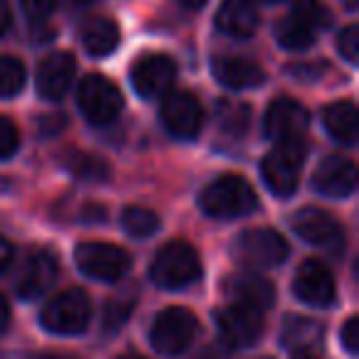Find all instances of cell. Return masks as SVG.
<instances>
[{
  "instance_id": "cell-46",
  "label": "cell",
  "mask_w": 359,
  "mask_h": 359,
  "mask_svg": "<svg viewBox=\"0 0 359 359\" xmlns=\"http://www.w3.org/2000/svg\"><path fill=\"white\" fill-rule=\"evenodd\" d=\"M264 3H278V0H264Z\"/></svg>"
},
{
  "instance_id": "cell-27",
  "label": "cell",
  "mask_w": 359,
  "mask_h": 359,
  "mask_svg": "<svg viewBox=\"0 0 359 359\" xmlns=\"http://www.w3.org/2000/svg\"><path fill=\"white\" fill-rule=\"evenodd\" d=\"M290 15L295 18L298 22H303L305 27L310 30H318V27H327L332 15H330L327 8L320 3V0H293V11Z\"/></svg>"
},
{
  "instance_id": "cell-9",
  "label": "cell",
  "mask_w": 359,
  "mask_h": 359,
  "mask_svg": "<svg viewBox=\"0 0 359 359\" xmlns=\"http://www.w3.org/2000/svg\"><path fill=\"white\" fill-rule=\"evenodd\" d=\"M288 241L276 229H249L236 239L234 256L246 266L254 269H271L288 259Z\"/></svg>"
},
{
  "instance_id": "cell-31",
  "label": "cell",
  "mask_w": 359,
  "mask_h": 359,
  "mask_svg": "<svg viewBox=\"0 0 359 359\" xmlns=\"http://www.w3.org/2000/svg\"><path fill=\"white\" fill-rule=\"evenodd\" d=\"M130 310H133V298L130 300H123V298H114L109 305H106V315H104V327L109 330V332H114V330H118L121 325L128 320Z\"/></svg>"
},
{
  "instance_id": "cell-28",
  "label": "cell",
  "mask_w": 359,
  "mask_h": 359,
  "mask_svg": "<svg viewBox=\"0 0 359 359\" xmlns=\"http://www.w3.org/2000/svg\"><path fill=\"white\" fill-rule=\"evenodd\" d=\"M320 337V327L315 320L308 318H290L288 325H285L283 332V342L285 347H310L315 344V339Z\"/></svg>"
},
{
  "instance_id": "cell-36",
  "label": "cell",
  "mask_w": 359,
  "mask_h": 359,
  "mask_svg": "<svg viewBox=\"0 0 359 359\" xmlns=\"http://www.w3.org/2000/svg\"><path fill=\"white\" fill-rule=\"evenodd\" d=\"M320 67H288V74H293V79H303V81H315L320 79Z\"/></svg>"
},
{
  "instance_id": "cell-39",
  "label": "cell",
  "mask_w": 359,
  "mask_h": 359,
  "mask_svg": "<svg viewBox=\"0 0 359 359\" xmlns=\"http://www.w3.org/2000/svg\"><path fill=\"white\" fill-rule=\"evenodd\" d=\"M8 27H11V8H8V0H0V37L6 35Z\"/></svg>"
},
{
  "instance_id": "cell-44",
  "label": "cell",
  "mask_w": 359,
  "mask_h": 359,
  "mask_svg": "<svg viewBox=\"0 0 359 359\" xmlns=\"http://www.w3.org/2000/svg\"><path fill=\"white\" fill-rule=\"evenodd\" d=\"M298 359H315V357H310V354H300Z\"/></svg>"
},
{
  "instance_id": "cell-13",
  "label": "cell",
  "mask_w": 359,
  "mask_h": 359,
  "mask_svg": "<svg viewBox=\"0 0 359 359\" xmlns=\"http://www.w3.org/2000/svg\"><path fill=\"white\" fill-rule=\"evenodd\" d=\"M293 293L303 303L315 308H327L334 300V278L327 271V266L315 259H308L300 264L293 278Z\"/></svg>"
},
{
  "instance_id": "cell-38",
  "label": "cell",
  "mask_w": 359,
  "mask_h": 359,
  "mask_svg": "<svg viewBox=\"0 0 359 359\" xmlns=\"http://www.w3.org/2000/svg\"><path fill=\"white\" fill-rule=\"evenodd\" d=\"M11 261H13V244L0 234V273L11 266Z\"/></svg>"
},
{
  "instance_id": "cell-47",
  "label": "cell",
  "mask_w": 359,
  "mask_h": 359,
  "mask_svg": "<svg viewBox=\"0 0 359 359\" xmlns=\"http://www.w3.org/2000/svg\"><path fill=\"white\" fill-rule=\"evenodd\" d=\"M349 6H354V0H349Z\"/></svg>"
},
{
  "instance_id": "cell-37",
  "label": "cell",
  "mask_w": 359,
  "mask_h": 359,
  "mask_svg": "<svg viewBox=\"0 0 359 359\" xmlns=\"http://www.w3.org/2000/svg\"><path fill=\"white\" fill-rule=\"evenodd\" d=\"M81 219L89 222V224H101V222H106V210L99 205H89L81 212Z\"/></svg>"
},
{
  "instance_id": "cell-18",
  "label": "cell",
  "mask_w": 359,
  "mask_h": 359,
  "mask_svg": "<svg viewBox=\"0 0 359 359\" xmlns=\"http://www.w3.org/2000/svg\"><path fill=\"white\" fill-rule=\"evenodd\" d=\"M224 293L236 305H246L254 310H266L273 305L276 290L269 278L261 273H234L224 280Z\"/></svg>"
},
{
  "instance_id": "cell-35",
  "label": "cell",
  "mask_w": 359,
  "mask_h": 359,
  "mask_svg": "<svg viewBox=\"0 0 359 359\" xmlns=\"http://www.w3.org/2000/svg\"><path fill=\"white\" fill-rule=\"evenodd\" d=\"M20 3H22V11H25L32 20L42 22V20H47V18L52 15L57 0H20Z\"/></svg>"
},
{
  "instance_id": "cell-19",
  "label": "cell",
  "mask_w": 359,
  "mask_h": 359,
  "mask_svg": "<svg viewBox=\"0 0 359 359\" xmlns=\"http://www.w3.org/2000/svg\"><path fill=\"white\" fill-rule=\"evenodd\" d=\"M212 72L222 86L234 91L256 89L266 81V72L246 57H215Z\"/></svg>"
},
{
  "instance_id": "cell-10",
  "label": "cell",
  "mask_w": 359,
  "mask_h": 359,
  "mask_svg": "<svg viewBox=\"0 0 359 359\" xmlns=\"http://www.w3.org/2000/svg\"><path fill=\"white\" fill-rule=\"evenodd\" d=\"M217 327L229 347H251L264 334V315L261 310L234 303L217 313Z\"/></svg>"
},
{
  "instance_id": "cell-6",
  "label": "cell",
  "mask_w": 359,
  "mask_h": 359,
  "mask_svg": "<svg viewBox=\"0 0 359 359\" xmlns=\"http://www.w3.org/2000/svg\"><path fill=\"white\" fill-rule=\"evenodd\" d=\"M79 109L94 126H106L118 118L123 109V94L111 79L101 74H89L79 84Z\"/></svg>"
},
{
  "instance_id": "cell-1",
  "label": "cell",
  "mask_w": 359,
  "mask_h": 359,
  "mask_svg": "<svg viewBox=\"0 0 359 359\" xmlns=\"http://www.w3.org/2000/svg\"><path fill=\"white\" fill-rule=\"evenodd\" d=\"M200 207L215 219H239L259 207L254 187L239 175H222L202 190Z\"/></svg>"
},
{
  "instance_id": "cell-2",
  "label": "cell",
  "mask_w": 359,
  "mask_h": 359,
  "mask_svg": "<svg viewBox=\"0 0 359 359\" xmlns=\"http://www.w3.org/2000/svg\"><path fill=\"white\" fill-rule=\"evenodd\" d=\"M202 276V264L197 251L187 241H170L155 254L150 266V278L155 285L168 290H180L192 285Z\"/></svg>"
},
{
  "instance_id": "cell-42",
  "label": "cell",
  "mask_w": 359,
  "mask_h": 359,
  "mask_svg": "<svg viewBox=\"0 0 359 359\" xmlns=\"http://www.w3.org/2000/svg\"><path fill=\"white\" fill-rule=\"evenodd\" d=\"M67 3H69L72 8H84V6H89L91 0H67Z\"/></svg>"
},
{
  "instance_id": "cell-40",
  "label": "cell",
  "mask_w": 359,
  "mask_h": 359,
  "mask_svg": "<svg viewBox=\"0 0 359 359\" xmlns=\"http://www.w3.org/2000/svg\"><path fill=\"white\" fill-rule=\"evenodd\" d=\"M8 325H11V305H8V300L0 295V334L6 332Z\"/></svg>"
},
{
  "instance_id": "cell-20",
  "label": "cell",
  "mask_w": 359,
  "mask_h": 359,
  "mask_svg": "<svg viewBox=\"0 0 359 359\" xmlns=\"http://www.w3.org/2000/svg\"><path fill=\"white\" fill-rule=\"evenodd\" d=\"M217 27L236 40H249L259 30V11L254 0H224L217 13Z\"/></svg>"
},
{
  "instance_id": "cell-30",
  "label": "cell",
  "mask_w": 359,
  "mask_h": 359,
  "mask_svg": "<svg viewBox=\"0 0 359 359\" xmlns=\"http://www.w3.org/2000/svg\"><path fill=\"white\" fill-rule=\"evenodd\" d=\"M20 148V130L8 116L0 114V160H8Z\"/></svg>"
},
{
  "instance_id": "cell-15",
  "label": "cell",
  "mask_w": 359,
  "mask_h": 359,
  "mask_svg": "<svg viewBox=\"0 0 359 359\" xmlns=\"http://www.w3.org/2000/svg\"><path fill=\"white\" fill-rule=\"evenodd\" d=\"M313 187L325 197H349L357 187V168L342 155H327L315 170Z\"/></svg>"
},
{
  "instance_id": "cell-26",
  "label": "cell",
  "mask_w": 359,
  "mask_h": 359,
  "mask_svg": "<svg viewBox=\"0 0 359 359\" xmlns=\"http://www.w3.org/2000/svg\"><path fill=\"white\" fill-rule=\"evenodd\" d=\"M25 86V67L11 55H0V99H13Z\"/></svg>"
},
{
  "instance_id": "cell-22",
  "label": "cell",
  "mask_w": 359,
  "mask_h": 359,
  "mask_svg": "<svg viewBox=\"0 0 359 359\" xmlns=\"http://www.w3.org/2000/svg\"><path fill=\"white\" fill-rule=\"evenodd\" d=\"M357 106L352 101H337L330 104L323 114L325 128L337 143L354 145L357 143Z\"/></svg>"
},
{
  "instance_id": "cell-4",
  "label": "cell",
  "mask_w": 359,
  "mask_h": 359,
  "mask_svg": "<svg viewBox=\"0 0 359 359\" xmlns=\"http://www.w3.org/2000/svg\"><path fill=\"white\" fill-rule=\"evenodd\" d=\"M89 320L91 300L79 288L60 293L42 310V327L55 334H79L89 327Z\"/></svg>"
},
{
  "instance_id": "cell-5",
  "label": "cell",
  "mask_w": 359,
  "mask_h": 359,
  "mask_svg": "<svg viewBox=\"0 0 359 359\" xmlns=\"http://www.w3.org/2000/svg\"><path fill=\"white\" fill-rule=\"evenodd\" d=\"M197 334V318L187 308H168L155 318L150 330V344L160 354H182Z\"/></svg>"
},
{
  "instance_id": "cell-24",
  "label": "cell",
  "mask_w": 359,
  "mask_h": 359,
  "mask_svg": "<svg viewBox=\"0 0 359 359\" xmlns=\"http://www.w3.org/2000/svg\"><path fill=\"white\" fill-rule=\"evenodd\" d=\"M276 40H278V45L285 47V50L300 52V50H308L315 42V32L310 30V27H305L303 22L295 20L293 15H288L276 25Z\"/></svg>"
},
{
  "instance_id": "cell-29",
  "label": "cell",
  "mask_w": 359,
  "mask_h": 359,
  "mask_svg": "<svg viewBox=\"0 0 359 359\" xmlns=\"http://www.w3.org/2000/svg\"><path fill=\"white\" fill-rule=\"evenodd\" d=\"M249 106L246 104H236V101H224L219 104V128L224 133L231 135H241L249 126Z\"/></svg>"
},
{
  "instance_id": "cell-8",
  "label": "cell",
  "mask_w": 359,
  "mask_h": 359,
  "mask_svg": "<svg viewBox=\"0 0 359 359\" xmlns=\"http://www.w3.org/2000/svg\"><path fill=\"white\" fill-rule=\"evenodd\" d=\"M290 226L303 241L315 249H325L330 254H339L344 246V231L339 222L330 212L320 207H303L290 217Z\"/></svg>"
},
{
  "instance_id": "cell-11",
  "label": "cell",
  "mask_w": 359,
  "mask_h": 359,
  "mask_svg": "<svg viewBox=\"0 0 359 359\" xmlns=\"http://www.w3.org/2000/svg\"><path fill=\"white\" fill-rule=\"evenodd\" d=\"M163 123L175 138L192 140L202 130L205 114L202 106L190 91H172L163 101Z\"/></svg>"
},
{
  "instance_id": "cell-17",
  "label": "cell",
  "mask_w": 359,
  "mask_h": 359,
  "mask_svg": "<svg viewBox=\"0 0 359 359\" xmlns=\"http://www.w3.org/2000/svg\"><path fill=\"white\" fill-rule=\"evenodd\" d=\"M76 76V62L67 52H57L40 62L37 67V91L42 99L60 101L65 99V94L69 91L72 81Z\"/></svg>"
},
{
  "instance_id": "cell-7",
  "label": "cell",
  "mask_w": 359,
  "mask_h": 359,
  "mask_svg": "<svg viewBox=\"0 0 359 359\" xmlns=\"http://www.w3.org/2000/svg\"><path fill=\"white\" fill-rule=\"evenodd\" d=\"M76 266L81 273L96 280H118L128 273L130 269V254L116 244H106V241H86V244L76 246Z\"/></svg>"
},
{
  "instance_id": "cell-23",
  "label": "cell",
  "mask_w": 359,
  "mask_h": 359,
  "mask_svg": "<svg viewBox=\"0 0 359 359\" xmlns=\"http://www.w3.org/2000/svg\"><path fill=\"white\" fill-rule=\"evenodd\" d=\"M65 168L74 175L76 180H84V182H91V185H101L109 180V163L101 160L99 155L94 153H84V150H69L65 155Z\"/></svg>"
},
{
  "instance_id": "cell-45",
  "label": "cell",
  "mask_w": 359,
  "mask_h": 359,
  "mask_svg": "<svg viewBox=\"0 0 359 359\" xmlns=\"http://www.w3.org/2000/svg\"><path fill=\"white\" fill-rule=\"evenodd\" d=\"M45 359H69V357H45Z\"/></svg>"
},
{
  "instance_id": "cell-34",
  "label": "cell",
  "mask_w": 359,
  "mask_h": 359,
  "mask_svg": "<svg viewBox=\"0 0 359 359\" xmlns=\"http://www.w3.org/2000/svg\"><path fill=\"white\" fill-rule=\"evenodd\" d=\"M339 342L347 349L352 357L359 354V318H349L347 323L342 325V332H339Z\"/></svg>"
},
{
  "instance_id": "cell-41",
  "label": "cell",
  "mask_w": 359,
  "mask_h": 359,
  "mask_svg": "<svg viewBox=\"0 0 359 359\" xmlns=\"http://www.w3.org/2000/svg\"><path fill=\"white\" fill-rule=\"evenodd\" d=\"M175 3H177V6H182V8H187V11H200L207 0H175Z\"/></svg>"
},
{
  "instance_id": "cell-14",
  "label": "cell",
  "mask_w": 359,
  "mask_h": 359,
  "mask_svg": "<svg viewBox=\"0 0 359 359\" xmlns=\"http://www.w3.org/2000/svg\"><path fill=\"white\" fill-rule=\"evenodd\" d=\"M310 116L305 111V106H300L293 99H276L266 111L264 130L269 138L273 140H293L303 138V133L308 130Z\"/></svg>"
},
{
  "instance_id": "cell-48",
  "label": "cell",
  "mask_w": 359,
  "mask_h": 359,
  "mask_svg": "<svg viewBox=\"0 0 359 359\" xmlns=\"http://www.w3.org/2000/svg\"><path fill=\"white\" fill-rule=\"evenodd\" d=\"M264 359H271V357H264Z\"/></svg>"
},
{
  "instance_id": "cell-21",
  "label": "cell",
  "mask_w": 359,
  "mask_h": 359,
  "mask_svg": "<svg viewBox=\"0 0 359 359\" xmlns=\"http://www.w3.org/2000/svg\"><path fill=\"white\" fill-rule=\"evenodd\" d=\"M81 45L91 57H106L118 47L121 30L111 18H91L81 27Z\"/></svg>"
},
{
  "instance_id": "cell-25",
  "label": "cell",
  "mask_w": 359,
  "mask_h": 359,
  "mask_svg": "<svg viewBox=\"0 0 359 359\" xmlns=\"http://www.w3.org/2000/svg\"><path fill=\"white\" fill-rule=\"evenodd\" d=\"M121 224L135 239H145V236H153L160 229V219L155 212L145 210V207H126L123 217H121Z\"/></svg>"
},
{
  "instance_id": "cell-16",
  "label": "cell",
  "mask_w": 359,
  "mask_h": 359,
  "mask_svg": "<svg viewBox=\"0 0 359 359\" xmlns=\"http://www.w3.org/2000/svg\"><path fill=\"white\" fill-rule=\"evenodd\" d=\"M57 273H60V266H57L55 256L50 251H35V254L27 256V261L20 269V276H18V295L25 300L40 298L42 293L52 288Z\"/></svg>"
},
{
  "instance_id": "cell-43",
  "label": "cell",
  "mask_w": 359,
  "mask_h": 359,
  "mask_svg": "<svg viewBox=\"0 0 359 359\" xmlns=\"http://www.w3.org/2000/svg\"><path fill=\"white\" fill-rule=\"evenodd\" d=\"M116 359H145V357H138V354H121V357Z\"/></svg>"
},
{
  "instance_id": "cell-3",
  "label": "cell",
  "mask_w": 359,
  "mask_h": 359,
  "mask_svg": "<svg viewBox=\"0 0 359 359\" xmlns=\"http://www.w3.org/2000/svg\"><path fill=\"white\" fill-rule=\"evenodd\" d=\"M305 165V143L303 138L280 140L261 163V175L273 195L290 197L298 190V180Z\"/></svg>"
},
{
  "instance_id": "cell-12",
  "label": "cell",
  "mask_w": 359,
  "mask_h": 359,
  "mask_svg": "<svg viewBox=\"0 0 359 359\" xmlns=\"http://www.w3.org/2000/svg\"><path fill=\"white\" fill-rule=\"evenodd\" d=\"M177 76V67L165 55H148L140 57L130 69V84L143 99H155L163 96L172 86Z\"/></svg>"
},
{
  "instance_id": "cell-33",
  "label": "cell",
  "mask_w": 359,
  "mask_h": 359,
  "mask_svg": "<svg viewBox=\"0 0 359 359\" xmlns=\"http://www.w3.org/2000/svg\"><path fill=\"white\" fill-rule=\"evenodd\" d=\"M65 128H67L65 114H45L37 118V130H40V135H45V138H57Z\"/></svg>"
},
{
  "instance_id": "cell-32",
  "label": "cell",
  "mask_w": 359,
  "mask_h": 359,
  "mask_svg": "<svg viewBox=\"0 0 359 359\" xmlns=\"http://www.w3.org/2000/svg\"><path fill=\"white\" fill-rule=\"evenodd\" d=\"M337 50L349 65H357L359 62V27L347 25L337 37Z\"/></svg>"
}]
</instances>
